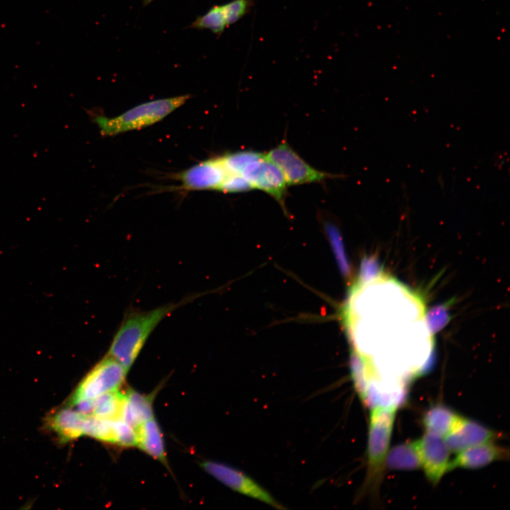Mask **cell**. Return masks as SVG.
<instances>
[{"mask_svg": "<svg viewBox=\"0 0 510 510\" xmlns=\"http://www.w3.org/2000/svg\"><path fill=\"white\" fill-rule=\"evenodd\" d=\"M203 293L188 295L149 310L128 312L114 334L107 355L115 358L128 371L157 327L179 307L200 298Z\"/></svg>", "mask_w": 510, "mask_h": 510, "instance_id": "1", "label": "cell"}, {"mask_svg": "<svg viewBox=\"0 0 510 510\" xmlns=\"http://www.w3.org/2000/svg\"><path fill=\"white\" fill-rule=\"evenodd\" d=\"M397 409V404H378L370 407L367 470L361 495L378 490L384 475Z\"/></svg>", "mask_w": 510, "mask_h": 510, "instance_id": "2", "label": "cell"}, {"mask_svg": "<svg viewBox=\"0 0 510 510\" xmlns=\"http://www.w3.org/2000/svg\"><path fill=\"white\" fill-rule=\"evenodd\" d=\"M191 96L183 94L156 99L136 106L120 115L109 118L88 111L102 136L117 135L152 125L184 105Z\"/></svg>", "mask_w": 510, "mask_h": 510, "instance_id": "3", "label": "cell"}, {"mask_svg": "<svg viewBox=\"0 0 510 510\" xmlns=\"http://www.w3.org/2000/svg\"><path fill=\"white\" fill-rule=\"evenodd\" d=\"M127 373L122 364L106 354L81 380L66 406L73 407L118 390L125 382Z\"/></svg>", "mask_w": 510, "mask_h": 510, "instance_id": "4", "label": "cell"}, {"mask_svg": "<svg viewBox=\"0 0 510 510\" xmlns=\"http://www.w3.org/2000/svg\"><path fill=\"white\" fill-rule=\"evenodd\" d=\"M265 156L279 167L288 186L322 183L327 179L340 177L314 169L285 141L271 149Z\"/></svg>", "mask_w": 510, "mask_h": 510, "instance_id": "5", "label": "cell"}, {"mask_svg": "<svg viewBox=\"0 0 510 510\" xmlns=\"http://www.w3.org/2000/svg\"><path fill=\"white\" fill-rule=\"evenodd\" d=\"M210 475L238 493L278 509H285L266 489L242 471L222 463L207 460L200 464Z\"/></svg>", "mask_w": 510, "mask_h": 510, "instance_id": "6", "label": "cell"}, {"mask_svg": "<svg viewBox=\"0 0 510 510\" xmlns=\"http://www.w3.org/2000/svg\"><path fill=\"white\" fill-rule=\"evenodd\" d=\"M243 177L252 188H257L270 195L285 209V200L289 186L278 166L264 155L248 164L243 170Z\"/></svg>", "mask_w": 510, "mask_h": 510, "instance_id": "7", "label": "cell"}, {"mask_svg": "<svg viewBox=\"0 0 510 510\" xmlns=\"http://www.w3.org/2000/svg\"><path fill=\"white\" fill-rule=\"evenodd\" d=\"M415 443L419 455L421 468L426 477L436 485L443 476L450 470V453L444 438L426 431Z\"/></svg>", "mask_w": 510, "mask_h": 510, "instance_id": "8", "label": "cell"}, {"mask_svg": "<svg viewBox=\"0 0 510 510\" xmlns=\"http://www.w3.org/2000/svg\"><path fill=\"white\" fill-rule=\"evenodd\" d=\"M227 172L220 157L200 162L177 174L181 188L187 191H220Z\"/></svg>", "mask_w": 510, "mask_h": 510, "instance_id": "9", "label": "cell"}, {"mask_svg": "<svg viewBox=\"0 0 510 510\" xmlns=\"http://www.w3.org/2000/svg\"><path fill=\"white\" fill-rule=\"evenodd\" d=\"M498 437V433L493 430L462 416L456 426L443 438L450 453H458L473 446L494 442Z\"/></svg>", "mask_w": 510, "mask_h": 510, "instance_id": "10", "label": "cell"}, {"mask_svg": "<svg viewBox=\"0 0 510 510\" xmlns=\"http://www.w3.org/2000/svg\"><path fill=\"white\" fill-rule=\"evenodd\" d=\"M508 455V450L494 442L473 446L457 453L455 458L450 460V470L483 468L496 460L507 458Z\"/></svg>", "mask_w": 510, "mask_h": 510, "instance_id": "11", "label": "cell"}, {"mask_svg": "<svg viewBox=\"0 0 510 510\" xmlns=\"http://www.w3.org/2000/svg\"><path fill=\"white\" fill-rule=\"evenodd\" d=\"M125 404V392L117 390L103 395L93 400L79 403L71 407H74L86 416L118 420L123 419Z\"/></svg>", "mask_w": 510, "mask_h": 510, "instance_id": "12", "label": "cell"}, {"mask_svg": "<svg viewBox=\"0 0 510 510\" xmlns=\"http://www.w3.org/2000/svg\"><path fill=\"white\" fill-rule=\"evenodd\" d=\"M85 416L76 409L65 406L50 414L46 426L63 441L84 436Z\"/></svg>", "mask_w": 510, "mask_h": 510, "instance_id": "13", "label": "cell"}, {"mask_svg": "<svg viewBox=\"0 0 510 510\" xmlns=\"http://www.w3.org/2000/svg\"><path fill=\"white\" fill-rule=\"evenodd\" d=\"M137 432V446L144 452L167 465L164 441L160 427L152 418L135 428Z\"/></svg>", "mask_w": 510, "mask_h": 510, "instance_id": "14", "label": "cell"}, {"mask_svg": "<svg viewBox=\"0 0 510 510\" xmlns=\"http://www.w3.org/2000/svg\"><path fill=\"white\" fill-rule=\"evenodd\" d=\"M125 404L123 420L136 428L154 417L153 399L154 393L145 395L129 389L125 392Z\"/></svg>", "mask_w": 510, "mask_h": 510, "instance_id": "15", "label": "cell"}, {"mask_svg": "<svg viewBox=\"0 0 510 510\" xmlns=\"http://www.w3.org/2000/svg\"><path fill=\"white\" fill-rule=\"evenodd\" d=\"M461 417L448 407L437 404L426 412L422 421L426 431L444 437L456 426Z\"/></svg>", "mask_w": 510, "mask_h": 510, "instance_id": "16", "label": "cell"}, {"mask_svg": "<svg viewBox=\"0 0 510 510\" xmlns=\"http://www.w3.org/2000/svg\"><path fill=\"white\" fill-rule=\"evenodd\" d=\"M385 467L393 470H414L421 468L415 441L405 442L389 449Z\"/></svg>", "mask_w": 510, "mask_h": 510, "instance_id": "17", "label": "cell"}, {"mask_svg": "<svg viewBox=\"0 0 510 510\" xmlns=\"http://www.w3.org/2000/svg\"><path fill=\"white\" fill-rule=\"evenodd\" d=\"M230 26L228 13L225 4L213 6L205 14L197 17L190 27L200 30H210L216 35H221Z\"/></svg>", "mask_w": 510, "mask_h": 510, "instance_id": "18", "label": "cell"}, {"mask_svg": "<svg viewBox=\"0 0 510 510\" xmlns=\"http://www.w3.org/2000/svg\"><path fill=\"white\" fill-rule=\"evenodd\" d=\"M84 416V435L102 442L115 444V420Z\"/></svg>", "mask_w": 510, "mask_h": 510, "instance_id": "19", "label": "cell"}, {"mask_svg": "<svg viewBox=\"0 0 510 510\" xmlns=\"http://www.w3.org/2000/svg\"><path fill=\"white\" fill-rule=\"evenodd\" d=\"M264 155L261 152L246 150L227 153L220 156V158L227 173L241 175L248 164Z\"/></svg>", "mask_w": 510, "mask_h": 510, "instance_id": "20", "label": "cell"}, {"mask_svg": "<svg viewBox=\"0 0 510 510\" xmlns=\"http://www.w3.org/2000/svg\"><path fill=\"white\" fill-rule=\"evenodd\" d=\"M115 427L116 445L125 448L137 446L135 428L123 419L115 420Z\"/></svg>", "mask_w": 510, "mask_h": 510, "instance_id": "21", "label": "cell"}, {"mask_svg": "<svg viewBox=\"0 0 510 510\" xmlns=\"http://www.w3.org/2000/svg\"><path fill=\"white\" fill-rule=\"evenodd\" d=\"M251 189H252L251 186L242 175L227 172L219 191L232 193L245 192Z\"/></svg>", "mask_w": 510, "mask_h": 510, "instance_id": "22", "label": "cell"}, {"mask_svg": "<svg viewBox=\"0 0 510 510\" xmlns=\"http://www.w3.org/2000/svg\"><path fill=\"white\" fill-rule=\"evenodd\" d=\"M426 319L429 329L431 332H436L447 323L448 319V311L443 306L437 307L429 314Z\"/></svg>", "mask_w": 510, "mask_h": 510, "instance_id": "23", "label": "cell"}, {"mask_svg": "<svg viewBox=\"0 0 510 510\" xmlns=\"http://www.w3.org/2000/svg\"><path fill=\"white\" fill-rule=\"evenodd\" d=\"M154 1V0H143V5H144V6L148 5L149 4H150V3H151L152 1Z\"/></svg>", "mask_w": 510, "mask_h": 510, "instance_id": "24", "label": "cell"}]
</instances>
